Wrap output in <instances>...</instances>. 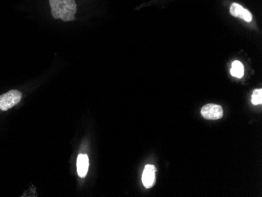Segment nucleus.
<instances>
[{
	"instance_id": "nucleus-1",
	"label": "nucleus",
	"mask_w": 262,
	"mask_h": 197,
	"mask_svg": "<svg viewBox=\"0 0 262 197\" xmlns=\"http://www.w3.org/2000/svg\"><path fill=\"white\" fill-rule=\"evenodd\" d=\"M51 14L54 19H61L63 21L75 20L77 11L75 0H50Z\"/></svg>"
},
{
	"instance_id": "nucleus-2",
	"label": "nucleus",
	"mask_w": 262,
	"mask_h": 197,
	"mask_svg": "<svg viewBox=\"0 0 262 197\" xmlns=\"http://www.w3.org/2000/svg\"><path fill=\"white\" fill-rule=\"evenodd\" d=\"M22 98L21 93L17 90H11L4 95H0V110L7 111L20 102Z\"/></svg>"
},
{
	"instance_id": "nucleus-3",
	"label": "nucleus",
	"mask_w": 262,
	"mask_h": 197,
	"mask_svg": "<svg viewBox=\"0 0 262 197\" xmlns=\"http://www.w3.org/2000/svg\"><path fill=\"white\" fill-rule=\"evenodd\" d=\"M201 114L206 120H219L223 117V110L220 105L207 104L202 108Z\"/></svg>"
},
{
	"instance_id": "nucleus-4",
	"label": "nucleus",
	"mask_w": 262,
	"mask_h": 197,
	"mask_svg": "<svg viewBox=\"0 0 262 197\" xmlns=\"http://www.w3.org/2000/svg\"><path fill=\"white\" fill-rule=\"evenodd\" d=\"M156 172L157 168L154 165L148 164L145 166L142 173V183L147 189L152 187L156 181Z\"/></svg>"
},
{
	"instance_id": "nucleus-5",
	"label": "nucleus",
	"mask_w": 262,
	"mask_h": 197,
	"mask_svg": "<svg viewBox=\"0 0 262 197\" xmlns=\"http://www.w3.org/2000/svg\"><path fill=\"white\" fill-rule=\"evenodd\" d=\"M231 15L235 17H239L247 22H251L253 19L252 14L247 9L243 7L239 4L234 3L230 7Z\"/></svg>"
},
{
	"instance_id": "nucleus-6",
	"label": "nucleus",
	"mask_w": 262,
	"mask_h": 197,
	"mask_svg": "<svg viewBox=\"0 0 262 197\" xmlns=\"http://www.w3.org/2000/svg\"><path fill=\"white\" fill-rule=\"evenodd\" d=\"M89 169V158L86 154H79L77 157V173L80 178L86 177Z\"/></svg>"
},
{
	"instance_id": "nucleus-7",
	"label": "nucleus",
	"mask_w": 262,
	"mask_h": 197,
	"mask_svg": "<svg viewBox=\"0 0 262 197\" xmlns=\"http://www.w3.org/2000/svg\"><path fill=\"white\" fill-rule=\"evenodd\" d=\"M230 72L232 76H235V77L241 79L244 75V65H243V64L241 61H234L232 64V68H231Z\"/></svg>"
},
{
	"instance_id": "nucleus-8",
	"label": "nucleus",
	"mask_w": 262,
	"mask_h": 197,
	"mask_svg": "<svg viewBox=\"0 0 262 197\" xmlns=\"http://www.w3.org/2000/svg\"><path fill=\"white\" fill-rule=\"evenodd\" d=\"M253 105H260L262 103V90L257 89L254 91L252 95V98H251Z\"/></svg>"
}]
</instances>
